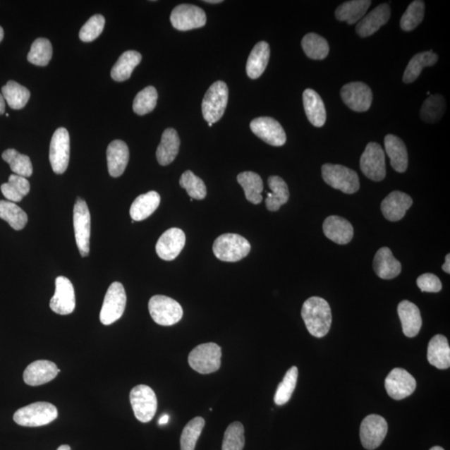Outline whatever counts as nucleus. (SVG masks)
Instances as JSON below:
<instances>
[{"label":"nucleus","mask_w":450,"mask_h":450,"mask_svg":"<svg viewBox=\"0 0 450 450\" xmlns=\"http://www.w3.org/2000/svg\"><path fill=\"white\" fill-rule=\"evenodd\" d=\"M57 450H71L70 445L64 444L59 446Z\"/></svg>","instance_id":"13d9d810"},{"label":"nucleus","mask_w":450,"mask_h":450,"mask_svg":"<svg viewBox=\"0 0 450 450\" xmlns=\"http://www.w3.org/2000/svg\"><path fill=\"white\" fill-rule=\"evenodd\" d=\"M253 133L260 139L272 146H282L286 144V134L280 123L270 117L255 118L250 123Z\"/></svg>","instance_id":"a211bd4d"},{"label":"nucleus","mask_w":450,"mask_h":450,"mask_svg":"<svg viewBox=\"0 0 450 450\" xmlns=\"http://www.w3.org/2000/svg\"><path fill=\"white\" fill-rule=\"evenodd\" d=\"M442 269L445 273L450 274V255L448 254L445 257V263L442 266Z\"/></svg>","instance_id":"5fc2aeb1"},{"label":"nucleus","mask_w":450,"mask_h":450,"mask_svg":"<svg viewBox=\"0 0 450 450\" xmlns=\"http://www.w3.org/2000/svg\"><path fill=\"white\" fill-rule=\"evenodd\" d=\"M205 425V421L202 417H196L186 425L181 438V450H195Z\"/></svg>","instance_id":"49530a36"},{"label":"nucleus","mask_w":450,"mask_h":450,"mask_svg":"<svg viewBox=\"0 0 450 450\" xmlns=\"http://www.w3.org/2000/svg\"><path fill=\"white\" fill-rule=\"evenodd\" d=\"M303 102L307 118L312 125L322 127L326 121V110L320 95L313 90L307 89L303 94Z\"/></svg>","instance_id":"7c9ffc66"},{"label":"nucleus","mask_w":450,"mask_h":450,"mask_svg":"<svg viewBox=\"0 0 450 450\" xmlns=\"http://www.w3.org/2000/svg\"><path fill=\"white\" fill-rule=\"evenodd\" d=\"M322 176L327 185L344 194H355L360 190L359 176L355 171L343 165L325 164L322 166Z\"/></svg>","instance_id":"20e7f679"},{"label":"nucleus","mask_w":450,"mask_h":450,"mask_svg":"<svg viewBox=\"0 0 450 450\" xmlns=\"http://www.w3.org/2000/svg\"><path fill=\"white\" fill-rule=\"evenodd\" d=\"M270 57V48L267 42L261 41L257 44L250 54L246 64L248 76L252 80L258 79L267 67Z\"/></svg>","instance_id":"c756f323"},{"label":"nucleus","mask_w":450,"mask_h":450,"mask_svg":"<svg viewBox=\"0 0 450 450\" xmlns=\"http://www.w3.org/2000/svg\"><path fill=\"white\" fill-rule=\"evenodd\" d=\"M105 25V18L103 16L95 15L90 17L80 31V39L83 42H92L102 34Z\"/></svg>","instance_id":"603ef678"},{"label":"nucleus","mask_w":450,"mask_h":450,"mask_svg":"<svg viewBox=\"0 0 450 450\" xmlns=\"http://www.w3.org/2000/svg\"><path fill=\"white\" fill-rule=\"evenodd\" d=\"M2 95L9 107L18 110L24 108L27 104L30 98V92L25 86L11 80L3 87Z\"/></svg>","instance_id":"58836bf2"},{"label":"nucleus","mask_w":450,"mask_h":450,"mask_svg":"<svg viewBox=\"0 0 450 450\" xmlns=\"http://www.w3.org/2000/svg\"><path fill=\"white\" fill-rule=\"evenodd\" d=\"M130 399L138 420L148 423L153 420L157 411L158 401L152 389L148 385H137L131 390Z\"/></svg>","instance_id":"6e6552de"},{"label":"nucleus","mask_w":450,"mask_h":450,"mask_svg":"<svg viewBox=\"0 0 450 450\" xmlns=\"http://www.w3.org/2000/svg\"><path fill=\"white\" fill-rule=\"evenodd\" d=\"M298 375V370L296 366L291 367L287 371L282 382L279 384L276 393H275L274 399L277 406L286 405L291 399L296 387Z\"/></svg>","instance_id":"a18cd8bd"},{"label":"nucleus","mask_w":450,"mask_h":450,"mask_svg":"<svg viewBox=\"0 0 450 450\" xmlns=\"http://www.w3.org/2000/svg\"><path fill=\"white\" fill-rule=\"evenodd\" d=\"M4 35V33L3 28L0 26V42H1V41L3 40Z\"/></svg>","instance_id":"052dcab7"},{"label":"nucleus","mask_w":450,"mask_h":450,"mask_svg":"<svg viewBox=\"0 0 450 450\" xmlns=\"http://www.w3.org/2000/svg\"><path fill=\"white\" fill-rule=\"evenodd\" d=\"M425 6L423 1L416 0L412 2L403 13L401 27L403 31H412L424 20Z\"/></svg>","instance_id":"09e8293b"},{"label":"nucleus","mask_w":450,"mask_h":450,"mask_svg":"<svg viewBox=\"0 0 450 450\" xmlns=\"http://www.w3.org/2000/svg\"><path fill=\"white\" fill-rule=\"evenodd\" d=\"M438 59V55L433 53L432 50L417 54L408 63L405 73H403V81L406 84H411V83L415 81L420 75L423 68L434 66L437 63Z\"/></svg>","instance_id":"c9c22d12"},{"label":"nucleus","mask_w":450,"mask_h":450,"mask_svg":"<svg viewBox=\"0 0 450 450\" xmlns=\"http://www.w3.org/2000/svg\"><path fill=\"white\" fill-rule=\"evenodd\" d=\"M341 95L343 103L355 112L367 111L373 101L371 89L362 82H352L343 85Z\"/></svg>","instance_id":"2eb2a0df"},{"label":"nucleus","mask_w":450,"mask_h":450,"mask_svg":"<svg viewBox=\"0 0 450 450\" xmlns=\"http://www.w3.org/2000/svg\"><path fill=\"white\" fill-rule=\"evenodd\" d=\"M186 242V234L181 229H169L160 236L156 243V253L164 260H176L185 247Z\"/></svg>","instance_id":"6ab92c4d"},{"label":"nucleus","mask_w":450,"mask_h":450,"mask_svg":"<svg viewBox=\"0 0 450 450\" xmlns=\"http://www.w3.org/2000/svg\"><path fill=\"white\" fill-rule=\"evenodd\" d=\"M130 159V150L122 140H114L108 146L107 162L110 176L114 178L121 176Z\"/></svg>","instance_id":"b1692460"},{"label":"nucleus","mask_w":450,"mask_h":450,"mask_svg":"<svg viewBox=\"0 0 450 450\" xmlns=\"http://www.w3.org/2000/svg\"><path fill=\"white\" fill-rule=\"evenodd\" d=\"M302 48L308 57L321 61L328 56L329 47L327 40L315 33L306 35L302 39Z\"/></svg>","instance_id":"a19ab883"},{"label":"nucleus","mask_w":450,"mask_h":450,"mask_svg":"<svg viewBox=\"0 0 450 450\" xmlns=\"http://www.w3.org/2000/svg\"><path fill=\"white\" fill-rule=\"evenodd\" d=\"M53 55L52 44L47 39H37L31 46L28 54V61L37 66H46L51 61Z\"/></svg>","instance_id":"c03bdc74"},{"label":"nucleus","mask_w":450,"mask_h":450,"mask_svg":"<svg viewBox=\"0 0 450 450\" xmlns=\"http://www.w3.org/2000/svg\"><path fill=\"white\" fill-rule=\"evenodd\" d=\"M6 112V100H4L3 95L0 94V116Z\"/></svg>","instance_id":"6e6d98bb"},{"label":"nucleus","mask_w":450,"mask_h":450,"mask_svg":"<svg viewBox=\"0 0 450 450\" xmlns=\"http://www.w3.org/2000/svg\"><path fill=\"white\" fill-rule=\"evenodd\" d=\"M430 450H444V449L440 446H434L431 448Z\"/></svg>","instance_id":"680f3d73"},{"label":"nucleus","mask_w":450,"mask_h":450,"mask_svg":"<svg viewBox=\"0 0 450 450\" xmlns=\"http://www.w3.org/2000/svg\"><path fill=\"white\" fill-rule=\"evenodd\" d=\"M384 385L390 397L396 401H401L415 392L416 380L406 370L396 368L385 379Z\"/></svg>","instance_id":"f3484780"},{"label":"nucleus","mask_w":450,"mask_h":450,"mask_svg":"<svg viewBox=\"0 0 450 450\" xmlns=\"http://www.w3.org/2000/svg\"><path fill=\"white\" fill-rule=\"evenodd\" d=\"M250 243L237 233H224L215 240L213 251L217 258L224 262L240 261L250 254Z\"/></svg>","instance_id":"7ed1b4c3"},{"label":"nucleus","mask_w":450,"mask_h":450,"mask_svg":"<svg viewBox=\"0 0 450 450\" xmlns=\"http://www.w3.org/2000/svg\"><path fill=\"white\" fill-rule=\"evenodd\" d=\"M268 183L272 192L267 193V198L265 200L266 208L274 212L287 203L289 198L288 188L286 181L279 176H270Z\"/></svg>","instance_id":"72a5a7b5"},{"label":"nucleus","mask_w":450,"mask_h":450,"mask_svg":"<svg viewBox=\"0 0 450 450\" xmlns=\"http://www.w3.org/2000/svg\"><path fill=\"white\" fill-rule=\"evenodd\" d=\"M171 21L174 29L188 31L204 27L207 18L201 8L193 4H183L174 8Z\"/></svg>","instance_id":"4468645a"},{"label":"nucleus","mask_w":450,"mask_h":450,"mask_svg":"<svg viewBox=\"0 0 450 450\" xmlns=\"http://www.w3.org/2000/svg\"><path fill=\"white\" fill-rule=\"evenodd\" d=\"M181 140L174 128H166L163 133L162 141L156 151V157L159 164L169 165L177 157L180 150Z\"/></svg>","instance_id":"bb28decb"},{"label":"nucleus","mask_w":450,"mask_h":450,"mask_svg":"<svg viewBox=\"0 0 450 450\" xmlns=\"http://www.w3.org/2000/svg\"><path fill=\"white\" fill-rule=\"evenodd\" d=\"M0 219L6 221L16 231H21L28 223V215L16 203L0 200Z\"/></svg>","instance_id":"ea45409f"},{"label":"nucleus","mask_w":450,"mask_h":450,"mask_svg":"<svg viewBox=\"0 0 450 450\" xmlns=\"http://www.w3.org/2000/svg\"><path fill=\"white\" fill-rule=\"evenodd\" d=\"M390 15L391 11L389 4H380L359 22L356 26L357 34L362 38L374 35L381 27L387 24Z\"/></svg>","instance_id":"4be33fe9"},{"label":"nucleus","mask_w":450,"mask_h":450,"mask_svg":"<svg viewBox=\"0 0 450 450\" xmlns=\"http://www.w3.org/2000/svg\"><path fill=\"white\" fill-rule=\"evenodd\" d=\"M384 146L394 171L406 172L408 168V152L403 140L396 135H388L384 138Z\"/></svg>","instance_id":"c85d7f7f"},{"label":"nucleus","mask_w":450,"mask_h":450,"mask_svg":"<svg viewBox=\"0 0 450 450\" xmlns=\"http://www.w3.org/2000/svg\"><path fill=\"white\" fill-rule=\"evenodd\" d=\"M73 229L78 249L82 257L88 256L90 246V213L84 200L78 198L73 214Z\"/></svg>","instance_id":"9d476101"},{"label":"nucleus","mask_w":450,"mask_h":450,"mask_svg":"<svg viewBox=\"0 0 450 450\" xmlns=\"http://www.w3.org/2000/svg\"><path fill=\"white\" fill-rule=\"evenodd\" d=\"M160 204V195L157 192L150 191L138 196L130 207V217L134 221H142L149 218Z\"/></svg>","instance_id":"2f4dec72"},{"label":"nucleus","mask_w":450,"mask_h":450,"mask_svg":"<svg viewBox=\"0 0 450 450\" xmlns=\"http://www.w3.org/2000/svg\"><path fill=\"white\" fill-rule=\"evenodd\" d=\"M158 93L153 86L146 87L136 95L133 104V109L139 116L152 112L157 104Z\"/></svg>","instance_id":"de8ad7c7"},{"label":"nucleus","mask_w":450,"mask_h":450,"mask_svg":"<svg viewBox=\"0 0 450 450\" xmlns=\"http://www.w3.org/2000/svg\"><path fill=\"white\" fill-rule=\"evenodd\" d=\"M238 183L242 186L248 201L259 205L263 200L261 193L264 190V183L258 174L252 171L241 173L237 176Z\"/></svg>","instance_id":"f704fd0d"},{"label":"nucleus","mask_w":450,"mask_h":450,"mask_svg":"<svg viewBox=\"0 0 450 450\" xmlns=\"http://www.w3.org/2000/svg\"><path fill=\"white\" fill-rule=\"evenodd\" d=\"M445 109H446V103L443 96L431 95L422 105L420 117L425 123H437L443 117Z\"/></svg>","instance_id":"79ce46f5"},{"label":"nucleus","mask_w":450,"mask_h":450,"mask_svg":"<svg viewBox=\"0 0 450 450\" xmlns=\"http://www.w3.org/2000/svg\"><path fill=\"white\" fill-rule=\"evenodd\" d=\"M412 205L413 200L410 195L401 191H394L382 201L381 210L385 219L396 222L405 217L407 210Z\"/></svg>","instance_id":"412c9836"},{"label":"nucleus","mask_w":450,"mask_h":450,"mask_svg":"<svg viewBox=\"0 0 450 450\" xmlns=\"http://www.w3.org/2000/svg\"><path fill=\"white\" fill-rule=\"evenodd\" d=\"M371 3L368 0H353L343 3L337 8L335 16L338 20L347 22L348 25L355 24L365 15Z\"/></svg>","instance_id":"e433bc0d"},{"label":"nucleus","mask_w":450,"mask_h":450,"mask_svg":"<svg viewBox=\"0 0 450 450\" xmlns=\"http://www.w3.org/2000/svg\"><path fill=\"white\" fill-rule=\"evenodd\" d=\"M388 433V424L384 418L379 415H370L362 421L360 430L363 446L373 450L380 446Z\"/></svg>","instance_id":"ddd939ff"},{"label":"nucleus","mask_w":450,"mask_h":450,"mask_svg":"<svg viewBox=\"0 0 450 450\" xmlns=\"http://www.w3.org/2000/svg\"><path fill=\"white\" fill-rule=\"evenodd\" d=\"M149 310L156 324L171 326L180 322L183 309L173 298L164 296H154L149 302Z\"/></svg>","instance_id":"1a4fd4ad"},{"label":"nucleus","mask_w":450,"mask_h":450,"mask_svg":"<svg viewBox=\"0 0 450 450\" xmlns=\"http://www.w3.org/2000/svg\"><path fill=\"white\" fill-rule=\"evenodd\" d=\"M417 286L422 292L438 293L442 289V283L434 274L427 273L417 279Z\"/></svg>","instance_id":"864d4df0"},{"label":"nucleus","mask_w":450,"mask_h":450,"mask_svg":"<svg viewBox=\"0 0 450 450\" xmlns=\"http://www.w3.org/2000/svg\"><path fill=\"white\" fill-rule=\"evenodd\" d=\"M245 444V428L241 422H233L225 431L222 450H243Z\"/></svg>","instance_id":"3c124183"},{"label":"nucleus","mask_w":450,"mask_h":450,"mask_svg":"<svg viewBox=\"0 0 450 450\" xmlns=\"http://www.w3.org/2000/svg\"><path fill=\"white\" fill-rule=\"evenodd\" d=\"M180 185L193 200H204L207 195L205 182L190 171H187L182 174Z\"/></svg>","instance_id":"8fccbe9b"},{"label":"nucleus","mask_w":450,"mask_h":450,"mask_svg":"<svg viewBox=\"0 0 450 450\" xmlns=\"http://www.w3.org/2000/svg\"><path fill=\"white\" fill-rule=\"evenodd\" d=\"M373 267L375 274L383 279L396 278L402 269L401 262L394 258L388 247L381 248L376 253Z\"/></svg>","instance_id":"a878e982"},{"label":"nucleus","mask_w":450,"mask_h":450,"mask_svg":"<svg viewBox=\"0 0 450 450\" xmlns=\"http://www.w3.org/2000/svg\"><path fill=\"white\" fill-rule=\"evenodd\" d=\"M301 315L308 332L316 338H323L332 324V309L329 303L320 297H311L303 305Z\"/></svg>","instance_id":"f257e3e1"},{"label":"nucleus","mask_w":450,"mask_h":450,"mask_svg":"<svg viewBox=\"0 0 450 450\" xmlns=\"http://www.w3.org/2000/svg\"><path fill=\"white\" fill-rule=\"evenodd\" d=\"M142 61V55L135 50H128L121 54L111 71L114 81L123 82L130 79L133 71Z\"/></svg>","instance_id":"473e14b6"},{"label":"nucleus","mask_w":450,"mask_h":450,"mask_svg":"<svg viewBox=\"0 0 450 450\" xmlns=\"http://www.w3.org/2000/svg\"><path fill=\"white\" fill-rule=\"evenodd\" d=\"M323 231L325 236L338 245H347L352 241L353 228L347 219L332 215L324 220Z\"/></svg>","instance_id":"5701e85b"},{"label":"nucleus","mask_w":450,"mask_h":450,"mask_svg":"<svg viewBox=\"0 0 450 450\" xmlns=\"http://www.w3.org/2000/svg\"><path fill=\"white\" fill-rule=\"evenodd\" d=\"M75 288L70 279L59 276L55 280V292L50 300L49 306L54 313L67 315L75 309Z\"/></svg>","instance_id":"dca6fc26"},{"label":"nucleus","mask_w":450,"mask_h":450,"mask_svg":"<svg viewBox=\"0 0 450 450\" xmlns=\"http://www.w3.org/2000/svg\"><path fill=\"white\" fill-rule=\"evenodd\" d=\"M221 348L214 343L200 344L190 353L191 368L202 375L214 373L221 365Z\"/></svg>","instance_id":"39448f33"},{"label":"nucleus","mask_w":450,"mask_h":450,"mask_svg":"<svg viewBox=\"0 0 450 450\" xmlns=\"http://www.w3.org/2000/svg\"><path fill=\"white\" fill-rule=\"evenodd\" d=\"M61 370L54 362L49 360H37L28 365L24 372L25 384L30 387H39L52 381Z\"/></svg>","instance_id":"aec40b11"},{"label":"nucleus","mask_w":450,"mask_h":450,"mask_svg":"<svg viewBox=\"0 0 450 450\" xmlns=\"http://www.w3.org/2000/svg\"><path fill=\"white\" fill-rule=\"evenodd\" d=\"M169 416L168 415H164L162 417H160V419L159 420V425H166L169 422Z\"/></svg>","instance_id":"4d7b16f0"},{"label":"nucleus","mask_w":450,"mask_h":450,"mask_svg":"<svg viewBox=\"0 0 450 450\" xmlns=\"http://www.w3.org/2000/svg\"><path fill=\"white\" fill-rule=\"evenodd\" d=\"M71 139L66 128H59L54 133L49 147V162L53 171L62 174L70 162Z\"/></svg>","instance_id":"9b49d317"},{"label":"nucleus","mask_w":450,"mask_h":450,"mask_svg":"<svg viewBox=\"0 0 450 450\" xmlns=\"http://www.w3.org/2000/svg\"><path fill=\"white\" fill-rule=\"evenodd\" d=\"M427 357L431 365L439 370H446L450 366V347L446 337L437 334L430 339Z\"/></svg>","instance_id":"cd10ccee"},{"label":"nucleus","mask_w":450,"mask_h":450,"mask_svg":"<svg viewBox=\"0 0 450 450\" xmlns=\"http://www.w3.org/2000/svg\"><path fill=\"white\" fill-rule=\"evenodd\" d=\"M58 415L57 408L52 403L36 402L18 410L13 415V421L20 426L39 427L51 423Z\"/></svg>","instance_id":"f03ea898"},{"label":"nucleus","mask_w":450,"mask_h":450,"mask_svg":"<svg viewBox=\"0 0 450 450\" xmlns=\"http://www.w3.org/2000/svg\"><path fill=\"white\" fill-rule=\"evenodd\" d=\"M229 89L223 81L214 83L205 95L202 102V113L206 121L217 123L224 116L227 107Z\"/></svg>","instance_id":"423d86ee"},{"label":"nucleus","mask_w":450,"mask_h":450,"mask_svg":"<svg viewBox=\"0 0 450 450\" xmlns=\"http://www.w3.org/2000/svg\"><path fill=\"white\" fill-rule=\"evenodd\" d=\"M127 302L126 293L123 284L114 282L105 295L99 320L104 325L112 324L121 318Z\"/></svg>","instance_id":"0eeeda50"},{"label":"nucleus","mask_w":450,"mask_h":450,"mask_svg":"<svg viewBox=\"0 0 450 450\" xmlns=\"http://www.w3.org/2000/svg\"><path fill=\"white\" fill-rule=\"evenodd\" d=\"M213 126V123H209V126L211 127Z\"/></svg>","instance_id":"e2e57ef3"},{"label":"nucleus","mask_w":450,"mask_h":450,"mask_svg":"<svg viewBox=\"0 0 450 450\" xmlns=\"http://www.w3.org/2000/svg\"><path fill=\"white\" fill-rule=\"evenodd\" d=\"M205 3H209V4H220L222 3V0H205V1H204Z\"/></svg>","instance_id":"bf43d9fd"},{"label":"nucleus","mask_w":450,"mask_h":450,"mask_svg":"<svg viewBox=\"0 0 450 450\" xmlns=\"http://www.w3.org/2000/svg\"><path fill=\"white\" fill-rule=\"evenodd\" d=\"M360 169L370 180L383 181L387 176L384 151L379 144L371 142L366 146L360 158Z\"/></svg>","instance_id":"f8f14e48"},{"label":"nucleus","mask_w":450,"mask_h":450,"mask_svg":"<svg viewBox=\"0 0 450 450\" xmlns=\"http://www.w3.org/2000/svg\"><path fill=\"white\" fill-rule=\"evenodd\" d=\"M30 191V183L26 178L11 174L7 183L1 186L2 194L13 203L20 202Z\"/></svg>","instance_id":"4c0bfd02"},{"label":"nucleus","mask_w":450,"mask_h":450,"mask_svg":"<svg viewBox=\"0 0 450 450\" xmlns=\"http://www.w3.org/2000/svg\"><path fill=\"white\" fill-rule=\"evenodd\" d=\"M398 315L403 332L408 338H414L420 332L422 318L419 308L411 301L403 300L398 306Z\"/></svg>","instance_id":"393cba45"},{"label":"nucleus","mask_w":450,"mask_h":450,"mask_svg":"<svg viewBox=\"0 0 450 450\" xmlns=\"http://www.w3.org/2000/svg\"><path fill=\"white\" fill-rule=\"evenodd\" d=\"M2 158L17 176L27 178L33 174V166L29 156L18 153L16 150L8 149L4 151Z\"/></svg>","instance_id":"37998d69"}]
</instances>
